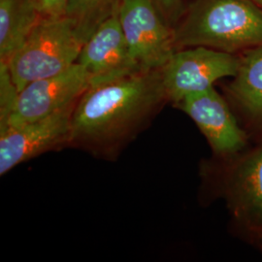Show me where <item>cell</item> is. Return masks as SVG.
Listing matches in <instances>:
<instances>
[{
	"label": "cell",
	"mask_w": 262,
	"mask_h": 262,
	"mask_svg": "<svg viewBox=\"0 0 262 262\" xmlns=\"http://www.w3.org/2000/svg\"><path fill=\"white\" fill-rule=\"evenodd\" d=\"M196 124L214 158L226 159L250 147L251 139L225 96L215 88L188 94L175 105Z\"/></svg>",
	"instance_id": "7"
},
{
	"label": "cell",
	"mask_w": 262,
	"mask_h": 262,
	"mask_svg": "<svg viewBox=\"0 0 262 262\" xmlns=\"http://www.w3.org/2000/svg\"><path fill=\"white\" fill-rule=\"evenodd\" d=\"M40 19L31 0H0V62L9 60Z\"/></svg>",
	"instance_id": "12"
},
{
	"label": "cell",
	"mask_w": 262,
	"mask_h": 262,
	"mask_svg": "<svg viewBox=\"0 0 262 262\" xmlns=\"http://www.w3.org/2000/svg\"><path fill=\"white\" fill-rule=\"evenodd\" d=\"M122 0H70L66 16L84 42L107 19L117 14Z\"/></svg>",
	"instance_id": "13"
},
{
	"label": "cell",
	"mask_w": 262,
	"mask_h": 262,
	"mask_svg": "<svg viewBox=\"0 0 262 262\" xmlns=\"http://www.w3.org/2000/svg\"><path fill=\"white\" fill-rule=\"evenodd\" d=\"M256 5H258L260 8L262 7V0H252Z\"/></svg>",
	"instance_id": "17"
},
{
	"label": "cell",
	"mask_w": 262,
	"mask_h": 262,
	"mask_svg": "<svg viewBox=\"0 0 262 262\" xmlns=\"http://www.w3.org/2000/svg\"><path fill=\"white\" fill-rule=\"evenodd\" d=\"M84 44L68 17L41 18L6 62L18 91L33 81L57 75L74 66Z\"/></svg>",
	"instance_id": "4"
},
{
	"label": "cell",
	"mask_w": 262,
	"mask_h": 262,
	"mask_svg": "<svg viewBox=\"0 0 262 262\" xmlns=\"http://www.w3.org/2000/svg\"><path fill=\"white\" fill-rule=\"evenodd\" d=\"M70 0H31L41 18L66 16Z\"/></svg>",
	"instance_id": "15"
},
{
	"label": "cell",
	"mask_w": 262,
	"mask_h": 262,
	"mask_svg": "<svg viewBox=\"0 0 262 262\" xmlns=\"http://www.w3.org/2000/svg\"><path fill=\"white\" fill-rule=\"evenodd\" d=\"M177 49L241 54L262 46V9L252 0H197L174 29Z\"/></svg>",
	"instance_id": "2"
},
{
	"label": "cell",
	"mask_w": 262,
	"mask_h": 262,
	"mask_svg": "<svg viewBox=\"0 0 262 262\" xmlns=\"http://www.w3.org/2000/svg\"><path fill=\"white\" fill-rule=\"evenodd\" d=\"M207 186L225 199L238 234L256 247L262 240V142L202 165Z\"/></svg>",
	"instance_id": "3"
},
{
	"label": "cell",
	"mask_w": 262,
	"mask_h": 262,
	"mask_svg": "<svg viewBox=\"0 0 262 262\" xmlns=\"http://www.w3.org/2000/svg\"><path fill=\"white\" fill-rule=\"evenodd\" d=\"M257 248H258V249H259V250H260V251H261V252H262V240H261V242H260V243L258 244V246H257Z\"/></svg>",
	"instance_id": "18"
},
{
	"label": "cell",
	"mask_w": 262,
	"mask_h": 262,
	"mask_svg": "<svg viewBox=\"0 0 262 262\" xmlns=\"http://www.w3.org/2000/svg\"><path fill=\"white\" fill-rule=\"evenodd\" d=\"M90 86V77L78 62L57 75L29 83L19 91L15 110L4 129L75 106Z\"/></svg>",
	"instance_id": "8"
},
{
	"label": "cell",
	"mask_w": 262,
	"mask_h": 262,
	"mask_svg": "<svg viewBox=\"0 0 262 262\" xmlns=\"http://www.w3.org/2000/svg\"><path fill=\"white\" fill-rule=\"evenodd\" d=\"M75 106L0 131V175L46 151L68 145Z\"/></svg>",
	"instance_id": "9"
},
{
	"label": "cell",
	"mask_w": 262,
	"mask_h": 262,
	"mask_svg": "<svg viewBox=\"0 0 262 262\" xmlns=\"http://www.w3.org/2000/svg\"><path fill=\"white\" fill-rule=\"evenodd\" d=\"M19 91L14 84L6 63L0 62V130L9 123L14 113Z\"/></svg>",
	"instance_id": "14"
},
{
	"label": "cell",
	"mask_w": 262,
	"mask_h": 262,
	"mask_svg": "<svg viewBox=\"0 0 262 262\" xmlns=\"http://www.w3.org/2000/svg\"><path fill=\"white\" fill-rule=\"evenodd\" d=\"M77 62L85 69L91 86L142 71L131 56L118 13L102 23L84 42Z\"/></svg>",
	"instance_id": "10"
},
{
	"label": "cell",
	"mask_w": 262,
	"mask_h": 262,
	"mask_svg": "<svg viewBox=\"0 0 262 262\" xmlns=\"http://www.w3.org/2000/svg\"><path fill=\"white\" fill-rule=\"evenodd\" d=\"M240 55L211 48L179 49L161 67L168 102L179 103L188 94L213 88L215 82L236 75Z\"/></svg>",
	"instance_id": "5"
},
{
	"label": "cell",
	"mask_w": 262,
	"mask_h": 262,
	"mask_svg": "<svg viewBox=\"0 0 262 262\" xmlns=\"http://www.w3.org/2000/svg\"><path fill=\"white\" fill-rule=\"evenodd\" d=\"M239 55V69L225 88V98L256 144L262 142V46Z\"/></svg>",
	"instance_id": "11"
},
{
	"label": "cell",
	"mask_w": 262,
	"mask_h": 262,
	"mask_svg": "<svg viewBox=\"0 0 262 262\" xmlns=\"http://www.w3.org/2000/svg\"><path fill=\"white\" fill-rule=\"evenodd\" d=\"M118 16L131 56L142 71L160 69L178 50L174 30L152 0H122Z\"/></svg>",
	"instance_id": "6"
},
{
	"label": "cell",
	"mask_w": 262,
	"mask_h": 262,
	"mask_svg": "<svg viewBox=\"0 0 262 262\" xmlns=\"http://www.w3.org/2000/svg\"><path fill=\"white\" fill-rule=\"evenodd\" d=\"M164 19L172 20L176 19L180 12L181 0H152Z\"/></svg>",
	"instance_id": "16"
},
{
	"label": "cell",
	"mask_w": 262,
	"mask_h": 262,
	"mask_svg": "<svg viewBox=\"0 0 262 262\" xmlns=\"http://www.w3.org/2000/svg\"><path fill=\"white\" fill-rule=\"evenodd\" d=\"M167 102L161 68L92 85L76 103L68 145L113 158Z\"/></svg>",
	"instance_id": "1"
}]
</instances>
